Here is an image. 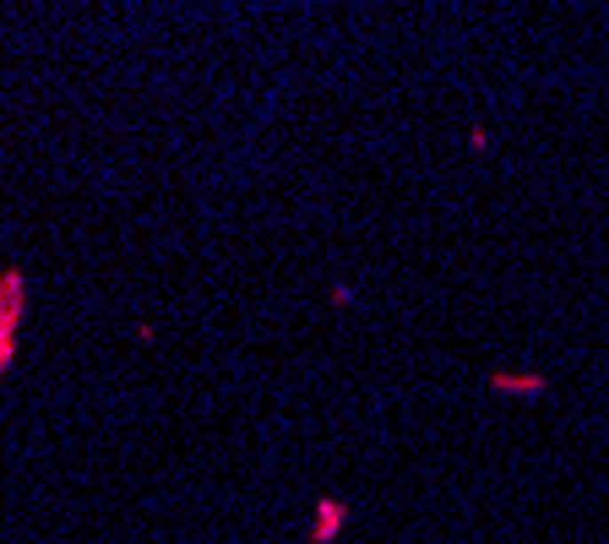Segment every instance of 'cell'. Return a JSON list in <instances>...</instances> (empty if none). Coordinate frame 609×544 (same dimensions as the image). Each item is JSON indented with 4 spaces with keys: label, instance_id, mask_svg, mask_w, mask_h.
<instances>
[{
    "label": "cell",
    "instance_id": "1",
    "mask_svg": "<svg viewBox=\"0 0 609 544\" xmlns=\"http://www.w3.org/2000/svg\"><path fill=\"white\" fill-rule=\"evenodd\" d=\"M337 523H343V507H337V501H327V507H321V523H316V539H332V533H337Z\"/></svg>",
    "mask_w": 609,
    "mask_h": 544
},
{
    "label": "cell",
    "instance_id": "2",
    "mask_svg": "<svg viewBox=\"0 0 609 544\" xmlns=\"http://www.w3.org/2000/svg\"><path fill=\"white\" fill-rule=\"evenodd\" d=\"M468 148L473 153H490V131L485 125H468Z\"/></svg>",
    "mask_w": 609,
    "mask_h": 544
}]
</instances>
